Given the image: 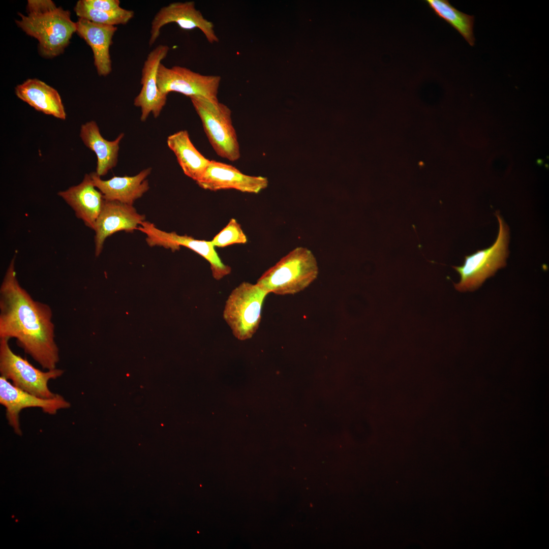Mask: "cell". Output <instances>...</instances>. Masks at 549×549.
Segmentation results:
<instances>
[{
	"instance_id": "cell-23",
	"label": "cell",
	"mask_w": 549,
	"mask_h": 549,
	"mask_svg": "<svg viewBox=\"0 0 549 549\" xmlns=\"http://www.w3.org/2000/svg\"><path fill=\"white\" fill-rule=\"evenodd\" d=\"M211 241L215 247L224 248L233 244L245 243L247 238L240 225L235 219H231Z\"/></svg>"
},
{
	"instance_id": "cell-18",
	"label": "cell",
	"mask_w": 549,
	"mask_h": 549,
	"mask_svg": "<svg viewBox=\"0 0 549 549\" xmlns=\"http://www.w3.org/2000/svg\"><path fill=\"white\" fill-rule=\"evenodd\" d=\"M17 97L35 110L65 120L66 113L58 92L43 81L28 79L15 88Z\"/></svg>"
},
{
	"instance_id": "cell-7",
	"label": "cell",
	"mask_w": 549,
	"mask_h": 549,
	"mask_svg": "<svg viewBox=\"0 0 549 549\" xmlns=\"http://www.w3.org/2000/svg\"><path fill=\"white\" fill-rule=\"evenodd\" d=\"M499 231L495 242L491 247L478 251L467 256L463 264L453 266L461 277L460 282L454 284L460 291L473 290L481 285L485 280L493 275L497 270L505 265L507 256L508 229L499 215Z\"/></svg>"
},
{
	"instance_id": "cell-8",
	"label": "cell",
	"mask_w": 549,
	"mask_h": 549,
	"mask_svg": "<svg viewBox=\"0 0 549 549\" xmlns=\"http://www.w3.org/2000/svg\"><path fill=\"white\" fill-rule=\"evenodd\" d=\"M138 230L146 235V241L150 247H162L172 252L184 247L198 254L209 262L212 276L216 280H221L231 272V267L222 261L211 241L196 239L187 235H179L174 231L168 232L145 221L141 224Z\"/></svg>"
},
{
	"instance_id": "cell-6",
	"label": "cell",
	"mask_w": 549,
	"mask_h": 549,
	"mask_svg": "<svg viewBox=\"0 0 549 549\" xmlns=\"http://www.w3.org/2000/svg\"><path fill=\"white\" fill-rule=\"evenodd\" d=\"M9 339L0 338V374L15 386L42 398H52L56 393L49 388V380L63 375L62 369L42 371L28 361L14 353L9 344Z\"/></svg>"
},
{
	"instance_id": "cell-21",
	"label": "cell",
	"mask_w": 549,
	"mask_h": 549,
	"mask_svg": "<svg viewBox=\"0 0 549 549\" xmlns=\"http://www.w3.org/2000/svg\"><path fill=\"white\" fill-rule=\"evenodd\" d=\"M424 2L438 17L456 29L470 45H474L473 15L460 11L447 0H425Z\"/></svg>"
},
{
	"instance_id": "cell-14",
	"label": "cell",
	"mask_w": 549,
	"mask_h": 549,
	"mask_svg": "<svg viewBox=\"0 0 549 549\" xmlns=\"http://www.w3.org/2000/svg\"><path fill=\"white\" fill-rule=\"evenodd\" d=\"M196 183L202 189L210 191L234 189L257 194L267 187L268 181L266 177L247 175L232 165L210 160Z\"/></svg>"
},
{
	"instance_id": "cell-17",
	"label": "cell",
	"mask_w": 549,
	"mask_h": 549,
	"mask_svg": "<svg viewBox=\"0 0 549 549\" xmlns=\"http://www.w3.org/2000/svg\"><path fill=\"white\" fill-rule=\"evenodd\" d=\"M76 25V32L92 49L98 74L100 76L108 75L112 71L109 49L117 27L80 18Z\"/></svg>"
},
{
	"instance_id": "cell-13",
	"label": "cell",
	"mask_w": 549,
	"mask_h": 549,
	"mask_svg": "<svg viewBox=\"0 0 549 549\" xmlns=\"http://www.w3.org/2000/svg\"><path fill=\"white\" fill-rule=\"evenodd\" d=\"M145 219V216L139 214L132 205L105 199L94 229L95 255L101 254L107 237L120 231L132 232L138 230Z\"/></svg>"
},
{
	"instance_id": "cell-20",
	"label": "cell",
	"mask_w": 549,
	"mask_h": 549,
	"mask_svg": "<svg viewBox=\"0 0 549 549\" xmlns=\"http://www.w3.org/2000/svg\"><path fill=\"white\" fill-rule=\"evenodd\" d=\"M169 148L175 154L184 174L196 182L203 175L210 160L204 157L192 142L188 132L181 130L169 135Z\"/></svg>"
},
{
	"instance_id": "cell-11",
	"label": "cell",
	"mask_w": 549,
	"mask_h": 549,
	"mask_svg": "<svg viewBox=\"0 0 549 549\" xmlns=\"http://www.w3.org/2000/svg\"><path fill=\"white\" fill-rule=\"evenodd\" d=\"M175 23L185 30L199 29L210 43L219 40L214 30L213 23L204 17L195 7L193 1L173 2L162 7L151 22L150 36L148 42L152 45L159 38L161 28L165 25Z\"/></svg>"
},
{
	"instance_id": "cell-16",
	"label": "cell",
	"mask_w": 549,
	"mask_h": 549,
	"mask_svg": "<svg viewBox=\"0 0 549 549\" xmlns=\"http://www.w3.org/2000/svg\"><path fill=\"white\" fill-rule=\"evenodd\" d=\"M151 170L148 167L134 176H114L108 180L102 179L95 172L89 174L94 186L102 193L105 200L133 205L149 190L146 178Z\"/></svg>"
},
{
	"instance_id": "cell-19",
	"label": "cell",
	"mask_w": 549,
	"mask_h": 549,
	"mask_svg": "<svg viewBox=\"0 0 549 549\" xmlns=\"http://www.w3.org/2000/svg\"><path fill=\"white\" fill-rule=\"evenodd\" d=\"M124 135L121 133L115 140L109 141L102 136L96 121L90 120L81 125L79 136L84 144L97 156L95 172L98 176L106 175L116 166L119 143Z\"/></svg>"
},
{
	"instance_id": "cell-5",
	"label": "cell",
	"mask_w": 549,
	"mask_h": 549,
	"mask_svg": "<svg viewBox=\"0 0 549 549\" xmlns=\"http://www.w3.org/2000/svg\"><path fill=\"white\" fill-rule=\"evenodd\" d=\"M207 137L216 154L232 162L240 157L239 145L233 126L231 111L218 100L190 98Z\"/></svg>"
},
{
	"instance_id": "cell-22",
	"label": "cell",
	"mask_w": 549,
	"mask_h": 549,
	"mask_svg": "<svg viewBox=\"0 0 549 549\" xmlns=\"http://www.w3.org/2000/svg\"><path fill=\"white\" fill-rule=\"evenodd\" d=\"M74 11L80 18L85 19L95 23L114 26L126 24L134 16L133 10L122 8L110 12L95 10L85 5L82 0H80L76 3Z\"/></svg>"
},
{
	"instance_id": "cell-10",
	"label": "cell",
	"mask_w": 549,
	"mask_h": 549,
	"mask_svg": "<svg viewBox=\"0 0 549 549\" xmlns=\"http://www.w3.org/2000/svg\"><path fill=\"white\" fill-rule=\"evenodd\" d=\"M0 404L5 408L6 417L9 424L18 435L21 434L19 414L22 410L37 407L45 413L54 415L58 410L71 407V403L60 394H56L54 397L49 399L40 398L14 386L1 376Z\"/></svg>"
},
{
	"instance_id": "cell-3",
	"label": "cell",
	"mask_w": 549,
	"mask_h": 549,
	"mask_svg": "<svg viewBox=\"0 0 549 549\" xmlns=\"http://www.w3.org/2000/svg\"><path fill=\"white\" fill-rule=\"evenodd\" d=\"M316 257L307 248L297 247L265 271L256 284L268 294L285 295L297 293L317 278Z\"/></svg>"
},
{
	"instance_id": "cell-9",
	"label": "cell",
	"mask_w": 549,
	"mask_h": 549,
	"mask_svg": "<svg viewBox=\"0 0 549 549\" xmlns=\"http://www.w3.org/2000/svg\"><path fill=\"white\" fill-rule=\"evenodd\" d=\"M221 80L218 75H203L179 66L168 68L162 63L158 72V85L161 93L168 95L176 92L190 98L203 97L218 100Z\"/></svg>"
},
{
	"instance_id": "cell-4",
	"label": "cell",
	"mask_w": 549,
	"mask_h": 549,
	"mask_svg": "<svg viewBox=\"0 0 549 549\" xmlns=\"http://www.w3.org/2000/svg\"><path fill=\"white\" fill-rule=\"evenodd\" d=\"M268 293L257 284L243 282L229 295L223 317L234 337L240 341L251 339L258 330L261 311Z\"/></svg>"
},
{
	"instance_id": "cell-1",
	"label": "cell",
	"mask_w": 549,
	"mask_h": 549,
	"mask_svg": "<svg viewBox=\"0 0 549 549\" xmlns=\"http://www.w3.org/2000/svg\"><path fill=\"white\" fill-rule=\"evenodd\" d=\"M15 260L11 261L0 287V338L15 339L18 346L43 369H55L59 354L52 310L20 286Z\"/></svg>"
},
{
	"instance_id": "cell-2",
	"label": "cell",
	"mask_w": 549,
	"mask_h": 549,
	"mask_svg": "<svg viewBox=\"0 0 549 549\" xmlns=\"http://www.w3.org/2000/svg\"><path fill=\"white\" fill-rule=\"evenodd\" d=\"M26 15L19 13L18 26L38 40L39 51L46 58L62 54L76 32L68 10L57 7L51 0H28Z\"/></svg>"
},
{
	"instance_id": "cell-12",
	"label": "cell",
	"mask_w": 549,
	"mask_h": 549,
	"mask_svg": "<svg viewBox=\"0 0 549 549\" xmlns=\"http://www.w3.org/2000/svg\"><path fill=\"white\" fill-rule=\"evenodd\" d=\"M169 49L167 45H159L148 53L144 62L140 80L142 87L134 100V105L140 108L141 121H146L150 113L157 118L166 104L167 95L158 87V72Z\"/></svg>"
},
{
	"instance_id": "cell-15",
	"label": "cell",
	"mask_w": 549,
	"mask_h": 549,
	"mask_svg": "<svg viewBox=\"0 0 549 549\" xmlns=\"http://www.w3.org/2000/svg\"><path fill=\"white\" fill-rule=\"evenodd\" d=\"M57 194L73 209L78 219L87 227L94 229L105 199L94 186L89 174H85L79 184L59 191Z\"/></svg>"
},
{
	"instance_id": "cell-24",
	"label": "cell",
	"mask_w": 549,
	"mask_h": 549,
	"mask_svg": "<svg viewBox=\"0 0 549 549\" xmlns=\"http://www.w3.org/2000/svg\"><path fill=\"white\" fill-rule=\"evenodd\" d=\"M87 6L103 11H114L121 8L118 0H82Z\"/></svg>"
}]
</instances>
